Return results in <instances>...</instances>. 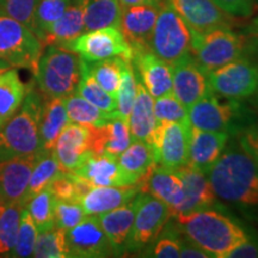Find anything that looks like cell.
Returning a JSON list of instances; mask_svg holds the SVG:
<instances>
[{
  "mask_svg": "<svg viewBox=\"0 0 258 258\" xmlns=\"http://www.w3.org/2000/svg\"><path fill=\"white\" fill-rule=\"evenodd\" d=\"M207 176L218 199L258 224V164L238 143L226 146Z\"/></svg>",
  "mask_w": 258,
  "mask_h": 258,
  "instance_id": "6da1fadb",
  "label": "cell"
},
{
  "mask_svg": "<svg viewBox=\"0 0 258 258\" xmlns=\"http://www.w3.org/2000/svg\"><path fill=\"white\" fill-rule=\"evenodd\" d=\"M173 219L180 233L215 258H227L231 251L250 238L239 222L212 208Z\"/></svg>",
  "mask_w": 258,
  "mask_h": 258,
  "instance_id": "7a4b0ae2",
  "label": "cell"
},
{
  "mask_svg": "<svg viewBox=\"0 0 258 258\" xmlns=\"http://www.w3.org/2000/svg\"><path fill=\"white\" fill-rule=\"evenodd\" d=\"M43 98L31 85L21 108L0 129V161L41 152L40 117Z\"/></svg>",
  "mask_w": 258,
  "mask_h": 258,
  "instance_id": "3957f363",
  "label": "cell"
},
{
  "mask_svg": "<svg viewBox=\"0 0 258 258\" xmlns=\"http://www.w3.org/2000/svg\"><path fill=\"white\" fill-rule=\"evenodd\" d=\"M84 60L76 51L50 46L42 53L35 79L44 98H64L77 91L82 79Z\"/></svg>",
  "mask_w": 258,
  "mask_h": 258,
  "instance_id": "277c9868",
  "label": "cell"
},
{
  "mask_svg": "<svg viewBox=\"0 0 258 258\" xmlns=\"http://www.w3.org/2000/svg\"><path fill=\"white\" fill-rule=\"evenodd\" d=\"M191 56L206 73L243 57L246 41L230 27H220L205 32L191 30Z\"/></svg>",
  "mask_w": 258,
  "mask_h": 258,
  "instance_id": "5b68a950",
  "label": "cell"
},
{
  "mask_svg": "<svg viewBox=\"0 0 258 258\" xmlns=\"http://www.w3.org/2000/svg\"><path fill=\"white\" fill-rule=\"evenodd\" d=\"M191 41L192 35L188 24L166 0L159 9L148 48L172 66L191 55Z\"/></svg>",
  "mask_w": 258,
  "mask_h": 258,
  "instance_id": "8992f818",
  "label": "cell"
},
{
  "mask_svg": "<svg viewBox=\"0 0 258 258\" xmlns=\"http://www.w3.org/2000/svg\"><path fill=\"white\" fill-rule=\"evenodd\" d=\"M188 120L191 127L208 132H226L235 134L246 125L252 124L247 110L239 101L225 98L209 91L188 109Z\"/></svg>",
  "mask_w": 258,
  "mask_h": 258,
  "instance_id": "52a82bcc",
  "label": "cell"
},
{
  "mask_svg": "<svg viewBox=\"0 0 258 258\" xmlns=\"http://www.w3.org/2000/svg\"><path fill=\"white\" fill-rule=\"evenodd\" d=\"M44 43L27 25L0 15V59L14 69H29L35 73Z\"/></svg>",
  "mask_w": 258,
  "mask_h": 258,
  "instance_id": "ba28073f",
  "label": "cell"
},
{
  "mask_svg": "<svg viewBox=\"0 0 258 258\" xmlns=\"http://www.w3.org/2000/svg\"><path fill=\"white\" fill-rule=\"evenodd\" d=\"M190 128L189 121L158 122L148 141L153 150L156 166L176 171L188 164Z\"/></svg>",
  "mask_w": 258,
  "mask_h": 258,
  "instance_id": "9c48e42d",
  "label": "cell"
},
{
  "mask_svg": "<svg viewBox=\"0 0 258 258\" xmlns=\"http://www.w3.org/2000/svg\"><path fill=\"white\" fill-rule=\"evenodd\" d=\"M207 79L209 89L215 95L240 101L256 92L258 66L243 56L208 72Z\"/></svg>",
  "mask_w": 258,
  "mask_h": 258,
  "instance_id": "30bf717a",
  "label": "cell"
},
{
  "mask_svg": "<svg viewBox=\"0 0 258 258\" xmlns=\"http://www.w3.org/2000/svg\"><path fill=\"white\" fill-rule=\"evenodd\" d=\"M170 208L147 192H139L138 207L125 252L137 253L150 246L169 222Z\"/></svg>",
  "mask_w": 258,
  "mask_h": 258,
  "instance_id": "8fae6325",
  "label": "cell"
},
{
  "mask_svg": "<svg viewBox=\"0 0 258 258\" xmlns=\"http://www.w3.org/2000/svg\"><path fill=\"white\" fill-rule=\"evenodd\" d=\"M64 47L79 54L86 62L111 57H122L127 61L133 59V49L131 44L125 40L121 29L114 27L83 32Z\"/></svg>",
  "mask_w": 258,
  "mask_h": 258,
  "instance_id": "7c38bea8",
  "label": "cell"
},
{
  "mask_svg": "<svg viewBox=\"0 0 258 258\" xmlns=\"http://www.w3.org/2000/svg\"><path fill=\"white\" fill-rule=\"evenodd\" d=\"M71 257L98 258L114 256L111 244L96 215L85 217L66 231Z\"/></svg>",
  "mask_w": 258,
  "mask_h": 258,
  "instance_id": "4fadbf2b",
  "label": "cell"
},
{
  "mask_svg": "<svg viewBox=\"0 0 258 258\" xmlns=\"http://www.w3.org/2000/svg\"><path fill=\"white\" fill-rule=\"evenodd\" d=\"M53 153L64 172H74L92 153L91 129L70 122L57 138Z\"/></svg>",
  "mask_w": 258,
  "mask_h": 258,
  "instance_id": "5bb4252c",
  "label": "cell"
},
{
  "mask_svg": "<svg viewBox=\"0 0 258 258\" xmlns=\"http://www.w3.org/2000/svg\"><path fill=\"white\" fill-rule=\"evenodd\" d=\"M138 78L153 98L172 92V71L171 64L157 56L150 48L133 49L132 59Z\"/></svg>",
  "mask_w": 258,
  "mask_h": 258,
  "instance_id": "9a60e30c",
  "label": "cell"
},
{
  "mask_svg": "<svg viewBox=\"0 0 258 258\" xmlns=\"http://www.w3.org/2000/svg\"><path fill=\"white\" fill-rule=\"evenodd\" d=\"M171 71L173 95L186 109L211 91L207 73L199 66L191 55L172 64Z\"/></svg>",
  "mask_w": 258,
  "mask_h": 258,
  "instance_id": "2e32d148",
  "label": "cell"
},
{
  "mask_svg": "<svg viewBox=\"0 0 258 258\" xmlns=\"http://www.w3.org/2000/svg\"><path fill=\"white\" fill-rule=\"evenodd\" d=\"M38 154L0 161V198L8 205L23 202Z\"/></svg>",
  "mask_w": 258,
  "mask_h": 258,
  "instance_id": "e0dca14e",
  "label": "cell"
},
{
  "mask_svg": "<svg viewBox=\"0 0 258 258\" xmlns=\"http://www.w3.org/2000/svg\"><path fill=\"white\" fill-rule=\"evenodd\" d=\"M190 30L205 32L220 27L231 28L230 15L214 4L212 0H167Z\"/></svg>",
  "mask_w": 258,
  "mask_h": 258,
  "instance_id": "ac0fdd59",
  "label": "cell"
},
{
  "mask_svg": "<svg viewBox=\"0 0 258 258\" xmlns=\"http://www.w3.org/2000/svg\"><path fill=\"white\" fill-rule=\"evenodd\" d=\"M138 186L140 191L150 194L165 203L172 217L184 201V185L178 173L161 169L156 164L139 180Z\"/></svg>",
  "mask_w": 258,
  "mask_h": 258,
  "instance_id": "d6986e66",
  "label": "cell"
},
{
  "mask_svg": "<svg viewBox=\"0 0 258 258\" xmlns=\"http://www.w3.org/2000/svg\"><path fill=\"white\" fill-rule=\"evenodd\" d=\"M228 138L230 134L226 132H208L195 127L190 128L188 165L207 175L224 153Z\"/></svg>",
  "mask_w": 258,
  "mask_h": 258,
  "instance_id": "ffe728a7",
  "label": "cell"
},
{
  "mask_svg": "<svg viewBox=\"0 0 258 258\" xmlns=\"http://www.w3.org/2000/svg\"><path fill=\"white\" fill-rule=\"evenodd\" d=\"M176 172L182 178L184 185V201L173 217L189 214L200 209L212 208V206L217 203L218 198L206 173L188 164L176 170Z\"/></svg>",
  "mask_w": 258,
  "mask_h": 258,
  "instance_id": "44dd1931",
  "label": "cell"
},
{
  "mask_svg": "<svg viewBox=\"0 0 258 258\" xmlns=\"http://www.w3.org/2000/svg\"><path fill=\"white\" fill-rule=\"evenodd\" d=\"M160 6L133 5L122 8L121 31L132 49L148 48Z\"/></svg>",
  "mask_w": 258,
  "mask_h": 258,
  "instance_id": "7402d4cb",
  "label": "cell"
},
{
  "mask_svg": "<svg viewBox=\"0 0 258 258\" xmlns=\"http://www.w3.org/2000/svg\"><path fill=\"white\" fill-rule=\"evenodd\" d=\"M73 173L88 180L93 186L133 184L131 178L122 171L117 158L109 154L90 153Z\"/></svg>",
  "mask_w": 258,
  "mask_h": 258,
  "instance_id": "603a6c76",
  "label": "cell"
},
{
  "mask_svg": "<svg viewBox=\"0 0 258 258\" xmlns=\"http://www.w3.org/2000/svg\"><path fill=\"white\" fill-rule=\"evenodd\" d=\"M138 200L139 194L132 201L121 207L97 215L103 231L105 232L106 237L110 241L114 256H121L127 251L138 207Z\"/></svg>",
  "mask_w": 258,
  "mask_h": 258,
  "instance_id": "cb8c5ba5",
  "label": "cell"
},
{
  "mask_svg": "<svg viewBox=\"0 0 258 258\" xmlns=\"http://www.w3.org/2000/svg\"><path fill=\"white\" fill-rule=\"evenodd\" d=\"M140 189L137 184L93 186L79 200L86 215H99L132 201Z\"/></svg>",
  "mask_w": 258,
  "mask_h": 258,
  "instance_id": "d4e9b609",
  "label": "cell"
},
{
  "mask_svg": "<svg viewBox=\"0 0 258 258\" xmlns=\"http://www.w3.org/2000/svg\"><path fill=\"white\" fill-rule=\"evenodd\" d=\"M91 129V151L95 154H109L118 158L132 143L129 122L116 117L104 125Z\"/></svg>",
  "mask_w": 258,
  "mask_h": 258,
  "instance_id": "484cf974",
  "label": "cell"
},
{
  "mask_svg": "<svg viewBox=\"0 0 258 258\" xmlns=\"http://www.w3.org/2000/svg\"><path fill=\"white\" fill-rule=\"evenodd\" d=\"M83 32H85L83 0H72L63 15L42 35L41 41L44 46L64 47Z\"/></svg>",
  "mask_w": 258,
  "mask_h": 258,
  "instance_id": "4316f807",
  "label": "cell"
},
{
  "mask_svg": "<svg viewBox=\"0 0 258 258\" xmlns=\"http://www.w3.org/2000/svg\"><path fill=\"white\" fill-rule=\"evenodd\" d=\"M158 124L153 112V97L137 77V96L129 116L132 140L150 141Z\"/></svg>",
  "mask_w": 258,
  "mask_h": 258,
  "instance_id": "83f0119b",
  "label": "cell"
},
{
  "mask_svg": "<svg viewBox=\"0 0 258 258\" xmlns=\"http://www.w3.org/2000/svg\"><path fill=\"white\" fill-rule=\"evenodd\" d=\"M40 117V138L42 151L54 150L57 138L70 123L63 98H44Z\"/></svg>",
  "mask_w": 258,
  "mask_h": 258,
  "instance_id": "f1b7e54d",
  "label": "cell"
},
{
  "mask_svg": "<svg viewBox=\"0 0 258 258\" xmlns=\"http://www.w3.org/2000/svg\"><path fill=\"white\" fill-rule=\"evenodd\" d=\"M27 91L14 67L0 72V129L21 108Z\"/></svg>",
  "mask_w": 258,
  "mask_h": 258,
  "instance_id": "f546056e",
  "label": "cell"
},
{
  "mask_svg": "<svg viewBox=\"0 0 258 258\" xmlns=\"http://www.w3.org/2000/svg\"><path fill=\"white\" fill-rule=\"evenodd\" d=\"M83 4L85 32L108 27L120 29L122 6L118 0H83Z\"/></svg>",
  "mask_w": 258,
  "mask_h": 258,
  "instance_id": "4dcf8cb0",
  "label": "cell"
},
{
  "mask_svg": "<svg viewBox=\"0 0 258 258\" xmlns=\"http://www.w3.org/2000/svg\"><path fill=\"white\" fill-rule=\"evenodd\" d=\"M123 172L133 184L139 183L146 172L154 165L153 150L147 141L132 140V143L117 158Z\"/></svg>",
  "mask_w": 258,
  "mask_h": 258,
  "instance_id": "1f68e13d",
  "label": "cell"
},
{
  "mask_svg": "<svg viewBox=\"0 0 258 258\" xmlns=\"http://www.w3.org/2000/svg\"><path fill=\"white\" fill-rule=\"evenodd\" d=\"M63 103L70 122L72 123L88 125V127H99V125H104L109 121L118 117L117 114H109V112L101 110L86 99H84L77 92L64 97Z\"/></svg>",
  "mask_w": 258,
  "mask_h": 258,
  "instance_id": "d6a6232c",
  "label": "cell"
},
{
  "mask_svg": "<svg viewBox=\"0 0 258 258\" xmlns=\"http://www.w3.org/2000/svg\"><path fill=\"white\" fill-rule=\"evenodd\" d=\"M62 172H64V171L61 169L59 161L54 156L53 151H49V152L41 151L36 163H35L34 169H32L30 180H29L28 190L23 202L24 207L29 200L34 198L36 194L42 191L43 189L48 188L50 183Z\"/></svg>",
  "mask_w": 258,
  "mask_h": 258,
  "instance_id": "836d02e7",
  "label": "cell"
},
{
  "mask_svg": "<svg viewBox=\"0 0 258 258\" xmlns=\"http://www.w3.org/2000/svg\"><path fill=\"white\" fill-rule=\"evenodd\" d=\"M124 61L125 60L122 57H111V59L93 61V62L85 61V64L96 82L109 95L116 98L121 85L122 67H123Z\"/></svg>",
  "mask_w": 258,
  "mask_h": 258,
  "instance_id": "e575fe53",
  "label": "cell"
},
{
  "mask_svg": "<svg viewBox=\"0 0 258 258\" xmlns=\"http://www.w3.org/2000/svg\"><path fill=\"white\" fill-rule=\"evenodd\" d=\"M32 257L66 258L71 257L67 244L66 231L54 226L50 230L40 232L37 235Z\"/></svg>",
  "mask_w": 258,
  "mask_h": 258,
  "instance_id": "d590c367",
  "label": "cell"
},
{
  "mask_svg": "<svg viewBox=\"0 0 258 258\" xmlns=\"http://www.w3.org/2000/svg\"><path fill=\"white\" fill-rule=\"evenodd\" d=\"M77 93L82 96L84 99L91 103L101 110L109 112V114H116V98L109 95L104 89L96 82L95 78L86 69L85 61L83 64L82 79L77 89Z\"/></svg>",
  "mask_w": 258,
  "mask_h": 258,
  "instance_id": "8d00e7d4",
  "label": "cell"
},
{
  "mask_svg": "<svg viewBox=\"0 0 258 258\" xmlns=\"http://www.w3.org/2000/svg\"><path fill=\"white\" fill-rule=\"evenodd\" d=\"M23 206L12 203L0 215V257H10L17 240Z\"/></svg>",
  "mask_w": 258,
  "mask_h": 258,
  "instance_id": "74e56055",
  "label": "cell"
},
{
  "mask_svg": "<svg viewBox=\"0 0 258 258\" xmlns=\"http://www.w3.org/2000/svg\"><path fill=\"white\" fill-rule=\"evenodd\" d=\"M54 202H55V198H54L53 192L50 191L49 188H46L29 200L25 205L24 208H27L28 212L30 213L38 233L50 230L55 226Z\"/></svg>",
  "mask_w": 258,
  "mask_h": 258,
  "instance_id": "f35d334b",
  "label": "cell"
},
{
  "mask_svg": "<svg viewBox=\"0 0 258 258\" xmlns=\"http://www.w3.org/2000/svg\"><path fill=\"white\" fill-rule=\"evenodd\" d=\"M137 96V76L132 61H124L122 67L121 85L116 96V114L120 118L129 122L132 109Z\"/></svg>",
  "mask_w": 258,
  "mask_h": 258,
  "instance_id": "ab89813d",
  "label": "cell"
},
{
  "mask_svg": "<svg viewBox=\"0 0 258 258\" xmlns=\"http://www.w3.org/2000/svg\"><path fill=\"white\" fill-rule=\"evenodd\" d=\"M171 219L157 239L148 246L150 250L147 251V253H151L148 256L157 258L180 257V240H182V238L179 237L180 231L177 227L176 222H171Z\"/></svg>",
  "mask_w": 258,
  "mask_h": 258,
  "instance_id": "60d3db41",
  "label": "cell"
},
{
  "mask_svg": "<svg viewBox=\"0 0 258 258\" xmlns=\"http://www.w3.org/2000/svg\"><path fill=\"white\" fill-rule=\"evenodd\" d=\"M72 0H38L35 10V25L36 35H42L59 19L66 9L69 8Z\"/></svg>",
  "mask_w": 258,
  "mask_h": 258,
  "instance_id": "b9f144b4",
  "label": "cell"
},
{
  "mask_svg": "<svg viewBox=\"0 0 258 258\" xmlns=\"http://www.w3.org/2000/svg\"><path fill=\"white\" fill-rule=\"evenodd\" d=\"M38 231L34 220H32L30 213L27 208H23L21 217V224H19V230L16 245L12 250L10 257H30L34 252L35 244L37 240Z\"/></svg>",
  "mask_w": 258,
  "mask_h": 258,
  "instance_id": "7bdbcfd3",
  "label": "cell"
},
{
  "mask_svg": "<svg viewBox=\"0 0 258 258\" xmlns=\"http://www.w3.org/2000/svg\"><path fill=\"white\" fill-rule=\"evenodd\" d=\"M153 112L157 122H185L188 120V109L173 92L166 93L153 102Z\"/></svg>",
  "mask_w": 258,
  "mask_h": 258,
  "instance_id": "ee69618b",
  "label": "cell"
},
{
  "mask_svg": "<svg viewBox=\"0 0 258 258\" xmlns=\"http://www.w3.org/2000/svg\"><path fill=\"white\" fill-rule=\"evenodd\" d=\"M38 0H0V10L3 14L27 25L36 34L35 10Z\"/></svg>",
  "mask_w": 258,
  "mask_h": 258,
  "instance_id": "f6af8a7d",
  "label": "cell"
},
{
  "mask_svg": "<svg viewBox=\"0 0 258 258\" xmlns=\"http://www.w3.org/2000/svg\"><path fill=\"white\" fill-rule=\"evenodd\" d=\"M86 217L85 212L77 201H63L56 200L54 202V221L55 226L67 231L74 227Z\"/></svg>",
  "mask_w": 258,
  "mask_h": 258,
  "instance_id": "bcb514c9",
  "label": "cell"
},
{
  "mask_svg": "<svg viewBox=\"0 0 258 258\" xmlns=\"http://www.w3.org/2000/svg\"><path fill=\"white\" fill-rule=\"evenodd\" d=\"M237 143L258 164V124H249L237 133Z\"/></svg>",
  "mask_w": 258,
  "mask_h": 258,
  "instance_id": "7dc6e473",
  "label": "cell"
},
{
  "mask_svg": "<svg viewBox=\"0 0 258 258\" xmlns=\"http://www.w3.org/2000/svg\"><path fill=\"white\" fill-rule=\"evenodd\" d=\"M222 11L232 17H250L253 14L256 0H212Z\"/></svg>",
  "mask_w": 258,
  "mask_h": 258,
  "instance_id": "c3c4849f",
  "label": "cell"
},
{
  "mask_svg": "<svg viewBox=\"0 0 258 258\" xmlns=\"http://www.w3.org/2000/svg\"><path fill=\"white\" fill-rule=\"evenodd\" d=\"M228 257L232 258H257L258 257V239L249 238L245 243L231 251Z\"/></svg>",
  "mask_w": 258,
  "mask_h": 258,
  "instance_id": "681fc988",
  "label": "cell"
},
{
  "mask_svg": "<svg viewBox=\"0 0 258 258\" xmlns=\"http://www.w3.org/2000/svg\"><path fill=\"white\" fill-rule=\"evenodd\" d=\"M180 257L183 258H212L211 254L198 246L194 241L185 237L180 240Z\"/></svg>",
  "mask_w": 258,
  "mask_h": 258,
  "instance_id": "f907efd6",
  "label": "cell"
},
{
  "mask_svg": "<svg viewBox=\"0 0 258 258\" xmlns=\"http://www.w3.org/2000/svg\"><path fill=\"white\" fill-rule=\"evenodd\" d=\"M244 37L246 41V51L258 53V17L253 19L252 23L247 28Z\"/></svg>",
  "mask_w": 258,
  "mask_h": 258,
  "instance_id": "816d5d0a",
  "label": "cell"
},
{
  "mask_svg": "<svg viewBox=\"0 0 258 258\" xmlns=\"http://www.w3.org/2000/svg\"><path fill=\"white\" fill-rule=\"evenodd\" d=\"M122 8L133 5H152V6H161L166 0H118Z\"/></svg>",
  "mask_w": 258,
  "mask_h": 258,
  "instance_id": "f5cc1de1",
  "label": "cell"
},
{
  "mask_svg": "<svg viewBox=\"0 0 258 258\" xmlns=\"http://www.w3.org/2000/svg\"><path fill=\"white\" fill-rule=\"evenodd\" d=\"M8 69H10V66L6 62H4V61H3L2 59H0V72H2V71H5V70H8Z\"/></svg>",
  "mask_w": 258,
  "mask_h": 258,
  "instance_id": "db71d44e",
  "label": "cell"
},
{
  "mask_svg": "<svg viewBox=\"0 0 258 258\" xmlns=\"http://www.w3.org/2000/svg\"><path fill=\"white\" fill-rule=\"evenodd\" d=\"M5 208H6V203L3 201L2 198H0V215L3 214V212L5 211Z\"/></svg>",
  "mask_w": 258,
  "mask_h": 258,
  "instance_id": "11a10c76",
  "label": "cell"
},
{
  "mask_svg": "<svg viewBox=\"0 0 258 258\" xmlns=\"http://www.w3.org/2000/svg\"><path fill=\"white\" fill-rule=\"evenodd\" d=\"M253 95H254V105H256L257 109H258V88H257L256 92H254Z\"/></svg>",
  "mask_w": 258,
  "mask_h": 258,
  "instance_id": "9f6ffc18",
  "label": "cell"
},
{
  "mask_svg": "<svg viewBox=\"0 0 258 258\" xmlns=\"http://www.w3.org/2000/svg\"><path fill=\"white\" fill-rule=\"evenodd\" d=\"M0 15H4V14H3V11H2V10H0Z\"/></svg>",
  "mask_w": 258,
  "mask_h": 258,
  "instance_id": "6f0895ef",
  "label": "cell"
},
{
  "mask_svg": "<svg viewBox=\"0 0 258 258\" xmlns=\"http://www.w3.org/2000/svg\"><path fill=\"white\" fill-rule=\"evenodd\" d=\"M256 3H257V4H258V0H256Z\"/></svg>",
  "mask_w": 258,
  "mask_h": 258,
  "instance_id": "680465c9",
  "label": "cell"
}]
</instances>
